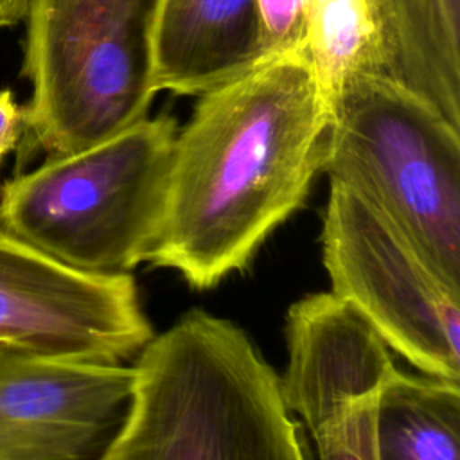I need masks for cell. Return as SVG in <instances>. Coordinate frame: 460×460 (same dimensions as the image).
Listing matches in <instances>:
<instances>
[{
  "label": "cell",
  "mask_w": 460,
  "mask_h": 460,
  "mask_svg": "<svg viewBox=\"0 0 460 460\" xmlns=\"http://www.w3.org/2000/svg\"><path fill=\"white\" fill-rule=\"evenodd\" d=\"M329 108L305 52L201 93L178 128L146 261L208 289L250 264L320 172Z\"/></svg>",
  "instance_id": "6da1fadb"
},
{
  "label": "cell",
  "mask_w": 460,
  "mask_h": 460,
  "mask_svg": "<svg viewBox=\"0 0 460 460\" xmlns=\"http://www.w3.org/2000/svg\"><path fill=\"white\" fill-rule=\"evenodd\" d=\"M133 368L126 417L95 460H307L279 374L234 322L189 311Z\"/></svg>",
  "instance_id": "7a4b0ae2"
},
{
  "label": "cell",
  "mask_w": 460,
  "mask_h": 460,
  "mask_svg": "<svg viewBox=\"0 0 460 460\" xmlns=\"http://www.w3.org/2000/svg\"><path fill=\"white\" fill-rule=\"evenodd\" d=\"M320 171L377 210L460 288V128L386 72L332 99Z\"/></svg>",
  "instance_id": "3957f363"
},
{
  "label": "cell",
  "mask_w": 460,
  "mask_h": 460,
  "mask_svg": "<svg viewBox=\"0 0 460 460\" xmlns=\"http://www.w3.org/2000/svg\"><path fill=\"white\" fill-rule=\"evenodd\" d=\"M176 119L144 117L0 187V228L83 271L129 273L162 216Z\"/></svg>",
  "instance_id": "277c9868"
},
{
  "label": "cell",
  "mask_w": 460,
  "mask_h": 460,
  "mask_svg": "<svg viewBox=\"0 0 460 460\" xmlns=\"http://www.w3.org/2000/svg\"><path fill=\"white\" fill-rule=\"evenodd\" d=\"M155 9L156 0H29L31 151L74 153L147 117Z\"/></svg>",
  "instance_id": "5b68a950"
},
{
  "label": "cell",
  "mask_w": 460,
  "mask_h": 460,
  "mask_svg": "<svg viewBox=\"0 0 460 460\" xmlns=\"http://www.w3.org/2000/svg\"><path fill=\"white\" fill-rule=\"evenodd\" d=\"M320 244L331 293L424 376L460 383V288L336 181H329Z\"/></svg>",
  "instance_id": "8992f818"
},
{
  "label": "cell",
  "mask_w": 460,
  "mask_h": 460,
  "mask_svg": "<svg viewBox=\"0 0 460 460\" xmlns=\"http://www.w3.org/2000/svg\"><path fill=\"white\" fill-rule=\"evenodd\" d=\"M153 336L131 273L66 266L0 228V343L119 365Z\"/></svg>",
  "instance_id": "52a82bcc"
},
{
  "label": "cell",
  "mask_w": 460,
  "mask_h": 460,
  "mask_svg": "<svg viewBox=\"0 0 460 460\" xmlns=\"http://www.w3.org/2000/svg\"><path fill=\"white\" fill-rule=\"evenodd\" d=\"M135 368L0 343V460H95L122 424Z\"/></svg>",
  "instance_id": "ba28073f"
},
{
  "label": "cell",
  "mask_w": 460,
  "mask_h": 460,
  "mask_svg": "<svg viewBox=\"0 0 460 460\" xmlns=\"http://www.w3.org/2000/svg\"><path fill=\"white\" fill-rule=\"evenodd\" d=\"M282 401L309 435L350 404L377 395L395 374L390 347L368 320L331 291L296 300L286 318Z\"/></svg>",
  "instance_id": "9c48e42d"
},
{
  "label": "cell",
  "mask_w": 460,
  "mask_h": 460,
  "mask_svg": "<svg viewBox=\"0 0 460 460\" xmlns=\"http://www.w3.org/2000/svg\"><path fill=\"white\" fill-rule=\"evenodd\" d=\"M255 0H156L151 83L199 97L264 61Z\"/></svg>",
  "instance_id": "30bf717a"
},
{
  "label": "cell",
  "mask_w": 460,
  "mask_h": 460,
  "mask_svg": "<svg viewBox=\"0 0 460 460\" xmlns=\"http://www.w3.org/2000/svg\"><path fill=\"white\" fill-rule=\"evenodd\" d=\"M385 72L460 128V0H368Z\"/></svg>",
  "instance_id": "8fae6325"
},
{
  "label": "cell",
  "mask_w": 460,
  "mask_h": 460,
  "mask_svg": "<svg viewBox=\"0 0 460 460\" xmlns=\"http://www.w3.org/2000/svg\"><path fill=\"white\" fill-rule=\"evenodd\" d=\"M377 460H460V383L401 372L376 402Z\"/></svg>",
  "instance_id": "7c38bea8"
},
{
  "label": "cell",
  "mask_w": 460,
  "mask_h": 460,
  "mask_svg": "<svg viewBox=\"0 0 460 460\" xmlns=\"http://www.w3.org/2000/svg\"><path fill=\"white\" fill-rule=\"evenodd\" d=\"M305 54L327 108L356 75L385 72L370 2L307 0Z\"/></svg>",
  "instance_id": "4fadbf2b"
},
{
  "label": "cell",
  "mask_w": 460,
  "mask_h": 460,
  "mask_svg": "<svg viewBox=\"0 0 460 460\" xmlns=\"http://www.w3.org/2000/svg\"><path fill=\"white\" fill-rule=\"evenodd\" d=\"M376 402L377 395L361 399L316 429L311 435L316 460H377Z\"/></svg>",
  "instance_id": "5bb4252c"
},
{
  "label": "cell",
  "mask_w": 460,
  "mask_h": 460,
  "mask_svg": "<svg viewBox=\"0 0 460 460\" xmlns=\"http://www.w3.org/2000/svg\"><path fill=\"white\" fill-rule=\"evenodd\" d=\"M255 4L266 59L305 52L307 0H255Z\"/></svg>",
  "instance_id": "9a60e30c"
},
{
  "label": "cell",
  "mask_w": 460,
  "mask_h": 460,
  "mask_svg": "<svg viewBox=\"0 0 460 460\" xmlns=\"http://www.w3.org/2000/svg\"><path fill=\"white\" fill-rule=\"evenodd\" d=\"M25 135V106L20 104L13 90H0V167L9 153L22 146Z\"/></svg>",
  "instance_id": "2e32d148"
},
{
  "label": "cell",
  "mask_w": 460,
  "mask_h": 460,
  "mask_svg": "<svg viewBox=\"0 0 460 460\" xmlns=\"http://www.w3.org/2000/svg\"><path fill=\"white\" fill-rule=\"evenodd\" d=\"M29 0H0V29L18 25L27 13Z\"/></svg>",
  "instance_id": "e0dca14e"
}]
</instances>
